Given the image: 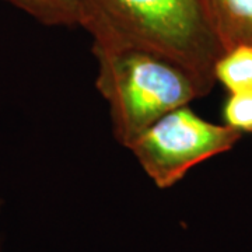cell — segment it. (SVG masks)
Segmentation results:
<instances>
[{
	"mask_svg": "<svg viewBox=\"0 0 252 252\" xmlns=\"http://www.w3.org/2000/svg\"><path fill=\"white\" fill-rule=\"evenodd\" d=\"M224 125L238 132H252V90L230 93L223 108Z\"/></svg>",
	"mask_w": 252,
	"mask_h": 252,
	"instance_id": "52a82bcc",
	"label": "cell"
},
{
	"mask_svg": "<svg viewBox=\"0 0 252 252\" xmlns=\"http://www.w3.org/2000/svg\"><path fill=\"white\" fill-rule=\"evenodd\" d=\"M243 133L181 107L147 127L127 146L147 177L160 189L177 185L189 170L234 147Z\"/></svg>",
	"mask_w": 252,
	"mask_h": 252,
	"instance_id": "3957f363",
	"label": "cell"
},
{
	"mask_svg": "<svg viewBox=\"0 0 252 252\" xmlns=\"http://www.w3.org/2000/svg\"><path fill=\"white\" fill-rule=\"evenodd\" d=\"M93 54L95 86L108 102L115 139L125 147L161 117L207 94L185 69L152 52L93 48Z\"/></svg>",
	"mask_w": 252,
	"mask_h": 252,
	"instance_id": "7a4b0ae2",
	"label": "cell"
},
{
	"mask_svg": "<svg viewBox=\"0 0 252 252\" xmlns=\"http://www.w3.org/2000/svg\"><path fill=\"white\" fill-rule=\"evenodd\" d=\"M49 27L77 26L76 0H4Z\"/></svg>",
	"mask_w": 252,
	"mask_h": 252,
	"instance_id": "8992f818",
	"label": "cell"
},
{
	"mask_svg": "<svg viewBox=\"0 0 252 252\" xmlns=\"http://www.w3.org/2000/svg\"><path fill=\"white\" fill-rule=\"evenodd\" d=\"M93 48L140 49L177 63L209 93L223 54L200 0H76Z\"/></svg>",
	"mask_w": 252,
	"mask_h": 252,
	"instance_id": "6da1fadb",
	"label": "cell"
},
{
	"mask_svg": "<svg viewBox=\"0 0 252 252\" xmlns=\"http://www.w3.org/2000/svg\"><path fill=\"white\" fill-rule=\"evenodd\" d=\"M0 207H1V203H0Z\"/></svg>",
	"mask_w": 252,
	"mask_h": 252,
	"instance_id": "ba28073f",
	"label": "cell"
},
{
	"mask_svg": "<svg viewBox=\"0 0 252 252\" xmlns=\"http://www.w3.org/2000/svg\"><path fill=\"white\" fill-rule=\"evenodd\" d=\"M207 24L223 52L252 46V0H200Z\"/></svg>",
	"mask_w": 252,
	"mask_h": 252,
	"instance_id": "277c9868",
	"label": "cell"
},
{
	"mask_svg": "<svg viewBox=\"0 0 252 252\" xmlns=\"http://www.w3.org/2000/svg\"><path fill=\"white\" fill-rule=\"evenodd\" d=\"M213 74L228 93L252 90V46L240 45L223 52Z\"/></svg>",
	"mask_w": 252,
	"mask_h": 252,
	"instance_id": "5b68a950",
	"label": "cell"
}]
</instances>
